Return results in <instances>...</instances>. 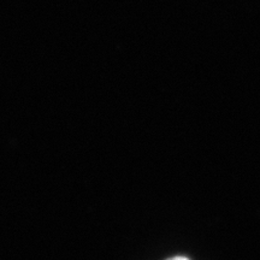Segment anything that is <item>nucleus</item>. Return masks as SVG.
Here are the masks:
<instances>
[{
	"label": "nucleus",
	"mask_w": 260,
	"mask_h": 260,
	"mask_svg": "<svg viewBox=\"0 0 260 260\" xmlns=\"http://www.w3.org/2000/svg\"><path fill=\"white\" fill-rule=\"evenodd\" d=\"M169 260H188L187 258H183V256H175V258H171Z\"/></svg>",
	"instance_id": "nucleus-1"
}]
</instances>
